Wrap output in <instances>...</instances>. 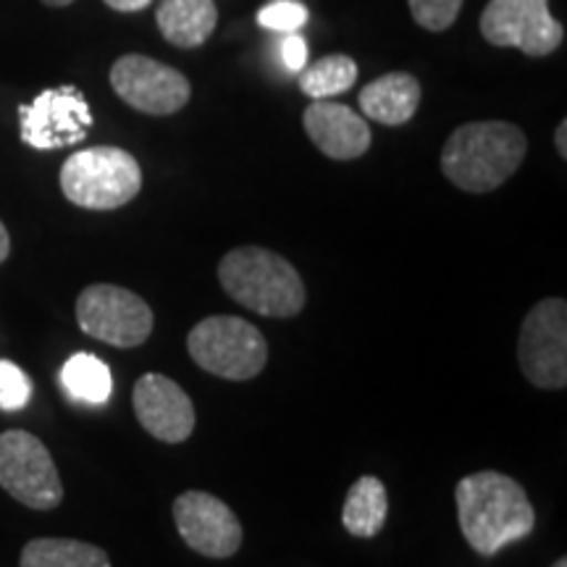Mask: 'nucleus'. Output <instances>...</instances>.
I'll use <instances>...</instances> for the list:
<instances>
[{"label": "nucleus", "mask_w": 567, "mask_h": 567, "mask_svg": "<svg viewBox=\"0 0 567 567\" xmlns=\"http://www.w3.org/2000/svg\"><path fill=\"white\" fill-rule=\"evenodd\" d=\"M455 502L465 542L484 557H494L536 528V509L526 488L499 471L465 476L455 488Z\"/></svg>", "instance_id": "obj_1"}, {"label": "nucleus", "mask_w": 567, "mask_h": 567, "mask_svg": "<svg viewBox=\"0 0 567 567\" xmlns=\"http://www.w3.org/2000/svg\"><path fill=\"white\" fill-rule=\"evenodd\" d=\"M528 140L507 122H471L457 126L444 142L442 174L457 189L486 195L502 187L526 161Z\"/></svg>", "instance_id": "obj_2"}, {"label": "nucleus", "mask_w": 567, "mask_h": 567, "mask_svg": "<svg viewBox=\"0 0 567 567\" xmlns=\"http://www.w3.org/2000/svg\"><path fill=\"white\" fill-rule=\"evenodd\" d=\"M224 292L243 308L266 318H295L308 292L297 268L266 247H237L218 264Z\"/></svg>", "instance_id": "obj_3"}, {"label": "nucleus", "mask_w": 567, "mask_h": 567, "mask_svg": "<svg viewBox=\"0 0 567 567\" xmlns=\"http://www.w3.org/2000/svg\"><path fill=\"white\" fill-rule=\"evenodd\" d=\"M142 189V168L124 147L97 145L69 155L61 168V193L87 210H116Z\"/></svg>", "instance_id": "obj_4"}, {"label": "nucleus", "mask_w": 567, "mask_h": 567, "mask_svg": "<svg viewBox=\"0 0 567 567\" xmlns=\"http://www.w3.org/2000/svg\"><path fill=\"white\" fill-rule=\"evenodd\" d=\"M189 358L226 381H250L268 363V342L258 326L237 316H210L189 331Z\"/></svg>", "instance_id": "obj_5"}, {"label": "nucleus", "mask_w": 567, "mask_h": 567, "mask_svg": "<svg viewBox=\"0 0 567 567\" xmlns=\"http://www.w3.org/2000/svg\"><path fill=\"white\" fill-rule=\"evenodd\" d=\"M76 321L84 334L118 350L145 344L153 334V308L116 284H90L76 297Z\"/></svg>", "instance_id": "obj_6"}, {"label": "nucleus", "mask_w": 567, "mask_h": 567, "mask_svg": "<svg viewBox=\"0 0 567 567\" xmlns=\"http://www.w3.org/2000/svg\"><path fill=\"white\" fill-rule=\"evenodd\" d=\"M0 486L30 509H55L63 484L48 446L30 431L0 434Z\"/></svg>", "instance_id": "obj_7"}, {"label": "nucleus", "mask_w": 567, "mask_h": 567, "mask_svg": "<svg viewBox=\"0 0 567 567\" xmlns=\"http://www.w3.org/2000/svg\"><path fill=\"white\" fill-rule=\"evenodd\" d=\"M517 363L538 389L567 386V302L547 297L528 310L517 337Z\"/></svg>", "instance_id": "obj_8"}, {"label": "nucleus", "mask_w": 567, "mask_h": 567, "mask_svg": "<svg viewBox=\"0 0 567 567\" xmlns=\"http://www.w3.org/2000/svg\"><path fill=\"white\" fill-rule=\"evenodd\" d=\"M478 24L484 40L494 48H517L530 59L555 53L565 40L563 24L549 11V0H488Z\"/></svg>", "instance_id": "obj_9"}, {"label": "nucleus", "mask_w": 567, "mask_h": 567, "mask_svg": "<svg viewBox=\"0 0 567 567\" xmlns=\"http://www.w3.org/2000/svg\"><path fill=\"white\" fill-rule=\"evenodd\" d=\"M111 87L130 109L147 116H172L193 97V84L179 69L140 53L122 55L113 63Z\"/></svg>", "instance_id": "obj_10"}, {"label": "nucleus", "mask_w": 567, "mask_h": 567, "mask_svg": "<svg viewBox=\"0 0 567 567\" xmlns=\"http://www.w3.org/2000/svg\"><path fill=\"white\" fill-rule=\"evenodd\" d=\"M19 118L21 142L34 151H61V147L80 145L92 126L90 105L74 84L40 92L30 105H21Z\"/></svg>", "instance_id": "obj_11"}, {"label": "nucleus", "mask_w": 567, "mask_h": 567, "mask_svg": "<svg viewBox=\"0 0 567 567\" xmlns=\"http://www.w3.org/2000/svg\"><path fill=\"white\" fill-rule=\"evenodd\" d=\"M174 523L189 549L210 559H229L243 547V523L226 502L208 492H184L174 502Z\"/></svg>", "instance_id": "obj_12"}, {"label": "nucleus", "mask_w": 567, "mask_h": 567, "mask_svg": "<svg viewBox=\"0 0 567 567\" xmlns=\"http://www.w3.org/2000/svg\"><path fill=\"white\" fill-rule=\"evenodd\" d=\"M134 415L142 429L163 444H182L193 436L197 415L189 394L163 373H145L134 384Z\"/></svg>", "instance_id": "obj_13"}, {"label": "nucleus", "mask_w": 567, "mask_h": 567, "mask_svg": "<svg viewBox=\"0 0 567 567\" xmlns=\"http://www.w3.org/2000/svg\"><path fill=\"white\" fill-rule=\"evenodd\" d=\"M302 126L326 158L354 161L371 147V126L350 105L316 101L302 113Z\"/></svg>", "instance_id": "obj_14"}, {"label": "nucleus", "mask_w": 567, "mask_h": 567, "mask_svg": "<svg viewBox=\"0 0 567 567\" xmlns=\"http://www.w3.org/2000/svg\"><path fill=\"white\" fill-rule=\"evenodd\" d=\"M421 82L408 71H392L365 84L360 92V111L371 122L386 126H402L415 116L421 105Z\"/></svg>", "instance_id": "obj_15"}, {"label": "nucleus", "mask_w": 567, "mask_h": 567, "mask_svg": "<svg viewBox=\"0 0 567 567\" xmlns=\"http://www.w3.org/2000/svg\"><path fill=\"white\" fill-rule=\"evenodd\" d=\"M158 30L176 48H200L218 24L213 0H161L155 11Z\"/></svg>", "instance_id": "obj_16"}, {"label": "nucleus", "mask_w": 567, "mask_h": 567, "mask_svg": "<svg viewBox=\"0 0 567 567\" xmlns=\"http://www.w3.org/2000/svg\"><path fill=\"white\" fill-rule=\"evenodd\" d=\"M389 517L386 486L375 476L358 478L347 492L342 507V526L358 538H373Z\"/></svg>", "instance_id": "obj_17"}, {"label": "nucleus", "mask_w": 567, "mask_h": 567, "mask_svg": "<svg viewBox=\"0 0 567 567\" xmlns=\"http://www.w3.org/2000/svg\"><path fill=\"white\" fill-rule=\"evenodd\" d=\"M19 567H111L109 551L76 538H32Z\"/></svg>", "instance_id": "obj_18"}, {"label": "nucleus", "mask_w": 567, "mask_h": 567, "mask_svg": "<svg viewBox=\"0 0 567 567\" xmlns=\"http://www.w3.org/2000/svg\"><path fill=\"white\" fill-rule=\"evenodd\" d=\"M61 384L71 400L84 405H105L113 394L111 368L90 352H76L61 368Z\"/></svg>", "instance_id": "obj_19"}, {"label": "nucleus", "mask_w": 567, "mask_h": 567, "mask_svg": "<svg viewBox=\"0 0 567 567\" xmlns=\"http://www.w3.org/2000/svg\"><path fill=\"white\" fill-rule=\"evenodd\" d=\"M354 82H358V63L344 53L323 55L321 61L300 71V90L313 101H329V97L342 95Z\"/></svg>", "instance_id": "obj_20"}, {"label": "nucleus", "mask_w": 567, "mask_h": 567, "mask_svg": "<svg viewBox=\"0 0 567 567\" xmlns=\"http://www.w3.org/2000/svg\"><path fill=\"white\" fill-rule=\"evenodd\" d=\"M410 13L423 30L444 32L455 24L465 0H408Z\"/></svg>", "instance_id": "obj_21"}, {"label": "nucleus", "mask_w": 567, "mask_h": 567, "mask_svg": "<svg viewBox=\"0 0 567 567\" xmlns=\"http://www.w3.org/2000/svg\"><path fill=\"white\" fill-rule=\"evenodd\" d=\"M32 381L30 375L11 360H0V410L13 413L30 402Z\"/></svg>", "instance_id": "obj_22"}, {"label": "nucleus", "mask_w": 567, "mask_h": 567, "mask_svg": "<svg viewBox=\"0 0 567 567\" xmlns=\"http://www.w3.org/2000/svg\"><path fill=\"white\" fill-rule=\"evenodd\" d=\"M308 17V9L302 3H297V0H274V3H268L258 11V24L271 32L289 34L305 27Z\"/></svg>", "instance_id": "obj_23"}, {"label": "nucleus", "mask_w": 567, "mask_h": 567, "mask_svg": "<svg viewBox=\"0 0 567 567\" xmlns=\"http://www.w3.org/2000/svg\"><path fill=\"white\" fill-rule=\"evenodd\" d=\"M281 61L289 71L300 74V71L305 69V63H308V42H305L300 34L289 32L281 42Z\"/></svg>", "instance_id": "obj_24"}, {"label": "nucleus", "mask_w": 567, "mask_h": 567, "mask_svg": "<svg viewBox=\"0 0 567 567\" xmlns=\"http://www.w3.org/2000/svg\"><path fill=\"white\" fill-rule=\"evenodd\" d=\"M105 6L113 11H122V13H134V11H142L147 9V6L153 3V0H103Z\"/></svg>", "instance_id": "obj_25"}, {"label": "nucleus", "mask_w": 567, "mask_h": 567, "mask_svg": "<svg viewBox=\"0 0 567 567\" xmlns=\"http://www.w3.org/2000/svg\"><path fill=\"white\" fill-rule=\"evenodd\" d=\"M555 145H557V153L559 158H567V122H559L557 132H555Z\"/></svg>", "instance_id": "obj_26"}, {"label": "nucleus", "mask_w": 567, "mask_h": 567, "mask_svg": "<svg viewBox=\"0 0 567 567\" xmlns=\"http://www.w3.org/2000/svg\"><path fill=\"white\" fill-rule=\"evenodd\" d=\"M9 252H11V237H9V229H6L3 221H0V264L9 258Z\"/></svg>", "instance_id": "obj_27"}, {"label": "nucleus", "mask_w": 567, "mask_h": 567, "mask_svg": "<svg viewBox=\"0 0 567 567\" xmlns=\"http://www.w3.org/2000/svg\"><path fill=\"white\" fill-rule=\"evenodd\" d=\"M45 6H51V9H63V6H71L74 0H42Z\"/></svg>", "instance_id": "obj_28"}, {"label": "nucleus", "mask_w": 567, "mask_h": 567, "mask_svg": "<svg viewBox=\"0 0 567 567\" xmlns=\"http://www.w3.org/2000/svg\"><path fill=\"white\" fill-rule=\"evenodd\" d=\"M551 567H567V557H559V559H557V563H555V565H551Z\"/></svg>", "instance_id": "obj_29"}]
</instances>
